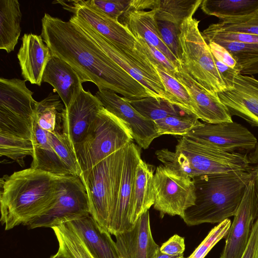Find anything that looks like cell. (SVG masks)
<instances>
[{
    "label": "cell",
    "mask_w": 258,
    "mask_h": 258,
    "mask_svg": "<svg viewBox=\"0 0 258 258\" xmlns=\"http://www.w3.org/2000/svg\"><path fill=\"white\" fill-rule=\"evenodd\" d=\"M44 42L52 55L67 62L82 83L91 82L129 100L151 96L146 88L112 60L74 22L45 13L41 19Z\"/></svg>",
    "instance_id": "6da1fadb"
},
{
    "label": "cell",
    "mask_w": 258,
    "mask_h": 258,
    "mask_svg": "<svg viewBox=\"0 0 258 258\" xmlns=\"http://www.w3.org/2000/svg\"><path fill=\"white\" fill-rule=\"evenodd\" d=\"M60 175L32 168L5 175L0 181L1 222L6 230L25 225L50 209Z\"/></svg>",
    "instance_id": "7a4b0ae2"
},
{
    "label": "cell",
    "mask_w": 258,
    "mask_h": 258,
    "mask_svg": "<svg viewBox=\"0 0 258 258\" xmlns=\"http://www.w3.org/2000/svg\"><path fill=\"white\" fill-rule=\"evenodd\" d=\"M252 178L251 171L195 177L196 201L185 211L184 222L189 226L205 223L218 224L234 216Z\"/></svg>",
    "instance_id": "3957f363"
},
{
    "label": "cell",
    "mask_w": 258,
    "mask_h": 258,
    "mask_svg": "<svg viewBox=\"0 0 258 258\" xmlns=\"http://www.w3.org/2000/svg\"><path fill=\"white\" fill-rule=\"evenodd\" d=\"M70 19L79 25L112 60L144 86L151 97L173 104L172 96L167 91L146 51L138 41L135 48H129L111 42L76 16H72Z\"/></svg>",
    "instance_id": "277c9868"
},
{
    "label": "cell",
    "mask_w": 258,
    "mask_h": 258,
    "mask_svg": "<svg viewBox=\"0 0 258 258\" xmlns=\"http://www.w3.org/2000/svg\"><path fill=\"white\" fill-rule=\"evenodd\" d=\"M125 148L98 162L81 178L88 195L90 213L107 230L117 202Z\"/></svg>",
    "instance_id": "5b68a950"
},
{
    "label": "cell",
    "mask_w": 258,
    "mask_h": 258,
    "mask_svg": "<svg viewBox=\"0 0 258 258\" xmlns=\"http://www.w3.org/2000/svg\"><path fill=\"white\" fill-rule=\"evenodd\" d=\"M128 126L104 107L93 122L84 140L75 152L81 178L94 165L116 151L133 143Z\"/></svg>",
    "instance_id": "8992f818"
},
{
    "label": "cell",
    "mask_w": 258,
    "mask_h": 258,
    "mask_svg": "<svg viewBox=\"0 0 258 258\" xmlns=\"http://www.w3.org/2000/svg\"><path fill=\"white\" fill-rule=\"evenodd\" d=\"M200 21L192 17L180 25L178 34L180 62L188 73L211 94L227 89L216 67L208 43L199 28Z\"/></svg>",
    "instance_id": "52a82bcc"
},
{
    "label": "cell",
    "mask_w": 258,
    "mask_h": 258,
    "mask_svg": "<svg viewBox=\"0 0 258 258\" xmlns=\"http://www.w3.org/2000/svg\"><path fill=\"white\" fill-rule=\"evenodd\" d=\"M26 81L0 78V133L33 141L37 101Z\"/></svg>",
    "instance_id": "ba28073f"
},
{
    "label": "cell",
    "mask_w": 258,
    "mask_h": 258,
    "mask_svg": "<svg viewBox=\"0 0 258 258\" xmlns=\"http://www.w3.org/2000/svg\"><path fill=\"white\" fill-rule=\"evenodd\" d=\"M90 214L88 195L77 176L60 175L57 199L52 207L25 226L29 229L51 228Z\"/></svg>",
    "instance_id": "9c48e42d"
},
{
    "label": "cell",
    "mask_w": 258,
    "mask_h": 258,
    "mask_svg": "<svg viewBox=\"0 0 258 258\" xmlns=\"http://www.w3.org/2000/svg\"><path fill=\"white\" fill-rule=\"evenodd\" d=\"M175 151L187 158L197 176L251 170L246 154L227 152L185 136L178 141Z\"/></svg>",
    "instance_id": "30bf717a"
},
{
    "label": "cell",
    "mask_w": 258,
    "mask_h": 258,
    "mask_svg": "<svg viewBox=\"0 0 258 258\" xmlns=\"http://www.w3.org/2000/svg\"><path fill=\"white\" fill-rule=\"evenodd\" d=\"M154 208L161 217L165 214L183 218L185 211L195 203L196 187L193 178L164 165L157 167L153 177Z\"/></svg>",
    "instance_id": "8fae6325"
},
{
    "label": "cell",
    "mask_w": 258,
    "mask_h": 258,
    "mask_svg": "<svg viewBox=\"0 0 258 258\" xmlns=\"http://www.w3.org/2000/svg\"><path fill=\"white\" fill-rule=\"evenodd\" d=\"M184 136L230 153L253 151L257 144L247 128L234 121L203 123Z\"/></svg>",
    "instance_id": "7c38bea8"
},
{
    "label": "cell",
    "mask_w": 258,
    "mask_h": 258,
    "mask_svg": "<svg viewBox=\"0 0 258 258\" xmlns=\"http://www.w3.org/2000/svg\"><path fill=\"white\" fill-rule=\"evenodd\" d=\"M257 218L258 199L252 178L234 216L220 258H241Z\"/></svg>",
    "instance_id": "4fadbf2b"
},
{
    "label": "cell",
    "mask_w": 258,
    "mask_h": 258,
    "mask_svg": "<svg viewBox=\"0 0 258 258\" xmlns=\"http://www.w3.org/2000/svg\"><path fill=\"white\" fill-rule=\"evenodd\" d=\"M141 159V148L139 146L132 143L125 147L117 202L107 227L111 235L115 236L128 231L134 226L131 222V215L136 169Z\"/></svg>",
    "instance_id": "5bb4252c"
},
{
    "label": "cell",
    "mask_w": 258,
    "mask_h": 258,
    "mask_svg": "<svg viewBox=\"0 0 258 258\" xmlns=\"http://www.w3.org/2000/svg\"><path fill=\"white\" fill-rule=\"evenodd\" d=\"M95 96L105 109L126 123L140 148L148 149L159 137L155 122L142 115L125 98L107 89L98 90Z\"/></svg>",
    "instance_id": "9a60e30c"
},
{
    "label": "cell",
    "mask_w": 258,
    "mask_h": 258,
    "mask_svg": "<svg viewBox=\"0 0 258 258\" xmlns=\"http://www.w3.org/2000/svg\"><path fill=\"white\" fill-rule=\"evenodd\" d=\"M103 107L95 95L83 88L74 101L68 108H65L62 134L74 152L87 137L93 122Z\"/></svg>",
    "instance_id": "2e32d148"
},
{
    "label": "cell",
    "mask_w": 258,
    "mask_h": 258,
    "mask_svg": "<svg viewBox=\"0 0 258 258\" xmlns=\"http://www.w3.org/2000/svg\"><path fill=\"white\" fill-rule=\"evenodd\" d=\"M59 1L64 9L88 23L94 30L111 42L134 49L137 40L132 32L119 21H115L87 4L85 0Z\"/></svg>",
    "instance_id": "e0dca14e"
},
{
    "label": "cell",
    "mask_w": 258,
    "mask_h": 258,
    "mask_svg": "<svg viewBox=\"0 0 258 258\" xmlns=\"http://www.w3.org/2000/svg\"><path fill=\"white\" fill-rule=\"evenodd\" d=\"M218 95L231 116H239L258 127V80L237 74L233 86Z\"/></svg>",
    "instance_id": "ac0fdd59"
},
{
    "label": "cell",
    "mask_w": 258,
    "mask_h": 258,
    "mask_svg": "<svg viewBox=\"0 0 258 258\" xmlns=\"http://www.w3.org/2000/svg\"><path fill=\"white\" fill-rule=\"evenodd\" d=\"M176 68L174 77L196 102L199 110L200 119L211 124L233 121L229 110L218 94H211L203 88L188 73L181 62L176 64Z\"/></svg>",
    "instance_id": "d6986e66"
},
{
    "label": "cell",
    "mask_w": 258,
    "mask_h": 258,
    "mask_svg": "<svg viewBox=\"0 0 258 258\" xmlns=\"http://www.w3.org/2000/svg\"><path fill=\"white\" fill-rule=\"evenodd\" d=\"M115 236L121 258H155L160 248L152 236L149 211L140 217L132 229Z\"/></svg>",
    "instance_id": "ffe728a7"
},
{
    "label": "cell",
    "mask_w": 258,
    "mask_h": 258,
    "mask_svg": "<svg viewBox=\"0 0 258 258\" xmlns=\"http://www.w3.org/2000/svg\"><path fill=\"white\" fill-rule=\"evenodd\" d=\"M17 53L21 75L26 81L41 85L44 71L52 55L41 35L25 33Z\"/></svg>",
    "instance_id": "44dd1931"
},
{
    "label": "cell",
    "mask_w": 258,
    "mask_h": 258,
    "mask_svg": "<svg viewBox=\"0 0 258 258\" xmlns=\"http://www.w3.org/2000/svg\"><path fill=\"white\" fill-rule=\"evenodd\" d=\"M68 222L94 258H121L111 234L91 214Z\"/></svg>",
    "instance_id": "7402d4cb"
},
{
    "label": "cell",
    "mask_w": 258,
    "mask_h": 258,
    "mask_svg": "<svg viewBox=\"0 0 258 258\" xmlns=\"http://www.w3.org/2000/svg\"><path fill=\"white\" fill-rule=\"evenodd\" d=\"M156 9L137 10L131 8L119 17L118 21L125 26L134 34L140 36L147 43L160 50L175 66L180 62L162 41L155 18Z\"/></svg>",
    "instance_id": "603a6c76"
},
{
    "label": "cell",
    "mask_w": 258,
    "mask_h": 258,
    "mask_svg": "<svg viewBox=\"0 0 258 258\" xmlns=\"http://www.w3.org/2000/svg\"><path fill=\"white\" fill-rule=\"evenodd\" d=\"M42 82L51 85L68 108L83 88L82 82L73 68L66 61L52 55L43 73Z\"/></svg>",
    "instance_id": "cb8c5ba5"
},
{
    "label": "cell",
    "mask_w": 258,
    "mask_h": 258,
    "mask_svg": "<svg viewBox=\"0 0 258 258\" xmlns=\"http://www.w3.org/2000/svg\"><path fill=\"white\" fill-rule=\"evenodd\" d=\"M32 143L34 151L31 168L58 175H72L52 147L48 132L42 129L35 119Z\"/></svg>",
    "instance_id": "d4e9b609"
},
{
    "label": "cell",
    "mask_w": 258,
    "mask_h": 258,
    "mask_svg": "<svg viewBox=\"0 0 258 258\" xmlns=\"http://www.w3.org/2000/svg\"><path fill=\"white\" fill-rule=\"evenodd\" d=\"M155 168L142 158L137 166L131 222L134 225L144 213L149 211L155 201L153 177Z\"/></svg>",
    "instance_id": "484cf974"
},
{
    "label": "cell",
    "mask_w": 258,
    "mask_h": 258,
    "mask_svg": "<svg viewBox=\"0 0 258 258\" xmlns=\"http://www.w3.org/2000/svg\"><path fill=\"white\" fill-rule=\"evenodd\" d=\"M22 13L18 0H0V49L14 50L21 34Z\"/></svg>",
    "instance_id": "4316f807"
},
{
    "label": "cell",
    "mask_w": 258,
    "mask_h": 258,
    "mask_svg": "<svg viewBox=\"0 0 258 258\" xmlns=\"http://www.w3.org/2000/svg\"><path fill=\"white\" fill-rule=\"evenodd\" d=\"M58 94L50 93L48 96L37 102L35 109V120L45 131L62 133L63 105Z\"/></svg>",
    "instance_id": "83f0119b"
},
{
    "label": "cell",
    "mask_w": 258,
    "mask_h": 258,
    "mask_svg": "<svg viewBox=\"0 0 258 258\" xmlns=\"http://www.w3.org/2000/svg\"><path fill=\"white\" fill-rule=\"evenodd\" d=\"M201 8L205 14L223 20L258 12V0H203Z\"/></svg>",
    "instance_id": "f1b7e54d"
},
{
    "label": "cell",
    "mask_w": 258,
    "mask_h": 258,
    "mask_svg": "<svg viewBox=\"0 0 258 258\" xmlns=\"http://www.w3.org/2000/svg\"><path fill=\"white\" fill-rule=\"evenodd\" d=\"M202 2V0H156V19L180 26L185 19L192 17Z\"/></svg>",
    "instance_id": "f546056e"
},
{
    "label": "cell",
    "mask_w": 258,
    "mask_h": 258,
    "mask_svg": "<svg viewBox=\"0 0 258 258\" xmlns=\"http://www.w3.org/2000/svg\"><path fill=\"white\" fill-rule=\"evenodd\" d=\"M154 64L167 91L172 96L173 105L185 114L200 119L199 108L185 87L164 68Z\"/></svg>",
    "instance_id": "4dcf8cb0"
},
{
    "label": "cell",
    "mask_w": 258,
    "mask_h": 258,
    "mask_svg": "<svg viewBox=\"0 0 258 258\" xmlns=\"http://www.w3.org/2000/svg\"><path fill=\"white\" fill-rule=\"evenodd\" d=\"M52 229L58 241V252L67 258H94L68 222Z\"/></svg>",
    "instance_id": "1f68e13d"
},
{
    "label": "cell",
    "mask_w": 258,
    "mask_h": 258,
    "mask_svg": "<svg viewBox=\"0 0 258 258\" xmlns=\"http://www.w3.org/2000/svg\"><path fill=\"white\" fill-rule=\"evenodd\" d=\"M126 100L142 115L154 122L167 116L182 114L181 111H183L179 108L161 99L149 96L137 100Z\"/></svg>",
    "instance_id": "d6a6232c"
},
{
    "label": "cell",
    "mask_w": 258,
    "mask_h": 258,
    "mask_svg": "<svg viewBox=\"0 0 258 258\" xmlns=\"http://www.w3.org/2000/svg\"><path fill=\"white\" fill-rule=\"evenodd\" d=\"M32 141L19 137L0 133V155L25 165L24 158L33 155Z\"/></svg>",
    "instance_id": "836d02e7"
},
{
    "label": "cell",
    "mask_w": 258,
    "mask_h": 258,
    "mask_svg": "<svg viewBox=\"0 0 258 258\" xmlns=\"http://www.w3.org/2000/svg\"><path fill=\"white\" fill-rule=\"evenodd\" d=\"M159 136L163 135L184 136L203 123L187 114L167 116L155 121Z\"/></svg>",
    "instance_id": "e575fe53"
},
{
    "label": "cell",
    "mask_w": 258,
    "mask_h": 258,
    "mask_svg": "<svg viewBox=\"0 0 258 258\" xmlns=\"http://www.w3.org/2000/svg\"><path fill=\"white\" fill-rule=\"evenodd\" d=\"M48 132L52 147L72 175L80 176V167L76 154L62 133Z\"/></svg>",
    "instance_id": "d590c367"
},
{
    "label": "cell",
    "mask_w": 258,
    "mask_h": 258,
    "mask_svg": "<svg viewBox=\"0 0 258 258\" xmlns=\"http://www.w3.org/2000/svg\"><path fill=\"white\" fill-rule=\"evenodd\" d=\"M209 26L224 32L258 35V12L242 17L221 20Z\"/></svg>",
    "instance_id": "8d00e7d4"
},
{
    "label": "cell",
    "mask_w": 258,
    "mask_h": 258,
    "mask_svg": "<svg viewBox=\"0 0 258 258\" xmlns=\"http://www.w3.org/2000/svg\"><path fill=\"white\" fill-rule=\"evenodd\" d=\"M231 224L227 219L213 227L187 258H205L212 248L227 235Z\"/></svg>",
    "instance_id": "74e56055"
},
{
    "label": "cell",
    "mask_w": 258,
    "mask_h": 258,
    "mask_svg": "<svg viewBox=\"0 0 258 258\" xmlns=\"http://www.w3.org/2000/svg\"><path fill=\"white\" fill-rule=\"evenodd\" d=\"M202 34L207 43L219 41H232L258 44V35L234 32H227L211 28L209 26Z\"/></svg>",
    "instance_id": "f35d334b"
},
{
    "label": "cell",
    "mask_w": 258,
    "mask_h": 258,
    "mask_svg": "<svg viewBox=\"0 0 258 258\" xmlns=\"http://www.w3.org/2000/svg\"><path fill=\"white\" fill-rule=\"evenodd\" d=\"M214 42L226 49L238 63L258 57V44L226 41Z\"/></svg>",
    "instance_id": "ab89813d"
},
{
    "label": "cell",
    "mask_w": 258,
    "mask_h": 258,
    "mask_svg": "<svg viewBox=\"0 0 258 258\" xmlns=\"http://www.w3.org/2000/svg\"><path fill=\"white\" fill-rule=\"evenodd\" d=\"M131 1L128 0H87L85 3L101 13L118 21L119 17L128 8Z\"/></svg>",
    "instance_id": "60d3db41"
},
{
    "label": "cell",
    "mask_w": 258,
    "mask_h": 258,
    "mask_svg": "<svg viewBox=\"0 0 258 258\" xmlns=\"http://www.w3.org/2000/svg\"><path fill=\"white\" fill-rule=\"evenodd\" d=\"M157 26L160 37L164 44L180 61L178 34L180 26L173 23L157 21Z\"/></svg>",
    "instance_id": "b9f144b4"
},
{
    "label": "cell",
    "mask_w": 258,
    "mask_h": 258,
    "mask_svg": "<svg viewBox=\"0 0 258 258\" xmlns=\"http://www.w3.org/2000/svg\"><path fill=\"white\" fill-rule=\"evenodd\" d=\"M134 35L146 51L151 60V62L162 67L174 76L177 71L176 66L171 62L160 50L147 43L140 36L137 34Z\"/></svg>",
    "instance_id": "7bdbcfd3"
},
{
    "label": "cell",
    "mask_w": 258,
    "mask_h": 258,
    "mask_svg": "<svg viewBox=\"0 0 258 258\" xmlns=\"http://www.w3.org/2000/svg\"><path fill=\"white\" fill-rule=\"evenodd\" d=\"M208 44L214 58L241 73L240 66L226 49L214 42H209Z\"/></svg>",
    "instance_id": "ee69618b"
},
{
    "label": "cell",
    "mask_w": 258,
    "mask_h": 258,
    "mask_svg": "<svg viewBox=\"0 0 258 258\" xmlns=\"http://www.w3.org/2000/svg\"><path fill=\"white\" fill-rule=\"evenodd\" d=\"M184 250V238L177 234L171 236L160 247L161 252L170 255L183 254Z\"/></svg>",
    "instance_id": "f6af8a7d"
},
{
    "label": "cell",
    "mask_w": 258,
    "mask_h": 258,
    "mask_svg": "<svg viewBox=\"0 0 258 258\" xmlns=\"http://www.w3.org/2000/svg\"><path fill=\"white\" fill-rule=\"evenodd\" d=\"M258 250V218L256 219L245 250L241 258H255Z\"/></svg>",
    "instance_id": "bcb514c9"
},
{
    "label": "cell",
    "mask_w": 258,
    "mask_h": 258,
    "mask_svg": "<svg viewBox=\"0 0 258 258\" xmlns=\"http://www.w3.org/2000/svg\"><path fill=\"white\" fill-rule=\"evenodd\" d=\"M251 164L256 195L258 199V143L255 149L248 156Z\"/></svg>",
    "instance_id": "7dc6e473"
},
{
    "label": "cell",
    "mask_w": 258,
    "mask_h": 258,
    "mask_svg": "<svg viewBox=\"0 0 258 258\" xmlns=\"http://www.w3.org/2000/svg\"><path fill=\"white\" fill-rule=\"evenodd\" d=\"M155 258H184L183 254L179 255H170L161 252L160 248L157 250Z\"/></svg>",
    "instance_id": "c3c4849f"
},
{
    "label": "cell",
    "mask_w": 258,
    "mask_h": 258,
    "mask_svg": "<svg viewBox=\"0 0 258 258\" xmlns=\"http://www.w3.org/2000/svg\"><path fill=\"white\" fill-rule=\"evenodd\" d=\"M50 258H67L64 255L57 251V252L53 255H52Z\"/></svg>",
    "instance_id": "681fc988"
},
{
    "label": "cell",
    "mask_w": 258,
    "mask_h": 258,
    "mask_svg": "<svg viewBox=\"0 0 258 258\" xmlns=\"http://www.w3.org/2000/svg\"><path fill=\"white\" fill-rule=\"evenodd\" d=\"M255 258H258V250H257Z\"/></svg>",
    "instance_id": "f907efd6"
}]
</instances>
